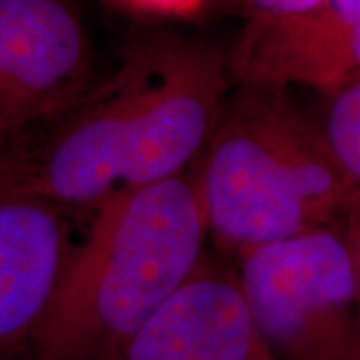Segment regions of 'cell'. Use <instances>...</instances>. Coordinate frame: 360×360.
Listing matches in <instances>:
<instances>
[{
    "instance_id": "1",
    "label": "cell",
    "mask_w": 360,
    "mask_h": 360,
    "mask_svg": "<svg viewBox=\"0 0 360 360\" xmlns=\"http://www.w3.org/2000/svg\"><path fill=\"white\" fill-rule=\"evenodd\" d=\"M229 52L202 40L153 37L110 77L0 162V202L65 214L188 172L231 92Z\"/></svg>"
},
{
    "instance_id": "2",
    "label": "cell",
    "mask_w": 360,
    "mask_h": 360,
    "mask_svg": "<svg viewBox=\"0 0 360 360\" xmlns=\"http://www.w3.org/2000/svg\"><path fill=\"white\" fill-rule=\"evenodd\" d=\"M194 174L122 193L92 212L26 360H122L132 338L205 260Z\"/></svg>"
},
{
    "instance_id": "3",
    "label": "cell",
    "mask_w": 360,
    "mask_h": 360,
    "mask_svg": "<svg viewBox=\"0 0 360 360\" xmlns=\"http://www.w3.org/2000/svg\"><path fill=\"white\" fill-rule=\"evenodd\" d=\"M194 182L208 234L243 258L264 246L340 229L360 186L336 158L326 132L286 89L229 92L196 160Z\"/></svg>"
},
{
    "instance_id": "4",
    "label": "cell",
    "mask_w": 360,
    "mask_h": 360,
    "mask_svg": "<svg viewBox=\"0 0 360 360\" xmlns=\"http://www.w3.org/2000/svg\"><path fill=\"white\" fill-rule=\"evenodd\" d=\"M240 284L278 360H360V283L342 229L240 258Z\"/></svg>"
},
{
    "instance_id": "5",
    "label": "cell",
    "mask_w": 360,
    "mask_h": 360,
    "mask_svg": "<svg viewBox=\"0 0 360 360\" xmlns=\"http://www.w3.org/2000/svg\"><path fill=\"white\" fill-rule=\"evenodd\" d=\"M96 82L75 0H0V162Z\"/></svg>"
},
{
    "instance_id": "6",
    "label": "cell",
    "mask_w": 360,
    "mask_h": 360,
    "mask_svg": "<svg viewBox=\"0 0 360 360\" xmlns=\"http://www.w3.org/2000/svg\"><path fill=\"white\" fill-rule=\"evenodd\" d=\"M232 82L333 94L360 75V0H321L302 13L252 16L229 52Z\"/></svg>"
},
{
    "instance_id": "7",
    "label": "cell",
    "mask_w": 360,
    "mask_h": 360,
    "mask_svg": "<svg viewBox=\"0 0 360 360\" xmlns=\"http://www.w3.org/2000/svg\"><path fill=\"white\" fill-rule=\"evenodd\" d=\"M122 360H278L258 328L238 274L202 260L132 338Z\"/></svg>"
},
{
    "instance_id": "8",
    "label": "cell",
    "mask_w": 360,
    "mask_h": 360,
    "mask_svg": "<svg viewBox=\"0 0 360 360\" xmlns=\"http://www.w3.org/2000/svg\"><path fill=\"white\" fill-rule=\"evenodd\" d=\"M75 245L65 214L0 202V359L28 354Z\"/></svg>"
},
{
    "instance_id": "9",
    "label": "cell",
    "mask_w": 360,
    "mask_h": 360,
    "mask_svg": "<svg viewBox=\"0 0 360 360\" xmlns=\"http://www.w3.org/2000/svg\"><path fill=\"white\" fill-rule=\"evenodd\" d=\"M322 129L348 176L360 186V75L330 94Z\"/></svg>"
},
{
    "instance_id": "10",
    "label": "cell",
    "mask_w": 360,
    "mask_h": 360,
    "mask_svg": "<svg viewBox=\"0 0 360 360\" xmlns=\"http://www.w3.org/2000/svg\"><path fill=\"white\" fill-rule=\"evenodd\" d=\"M127 8L136 13L160 14V16H191L205 0H120Z\"/></svg>"
},
{
    "instance_id": "11",
    "label": "cell",
    "mask_w": 360,
    "mask_h": 360,
    "mask_svg": "<svg viewBox=\"0 0 360 360\" xmlns=\"http://www.w3.org/2000/svg\"><path fill=\"white\" fill-rule=\"evenodd\" d=\"M252 8V16H284L302 13L321 0H246Z\"/></svg>"
},
{
    "instance_id": "12",
    "label": "cell",
    "mask_w": 360,
    "mask_h": 360,
    "mask_svg": "<svg viewBox=\"0 0 360 360\" xmlns=\"http://www.w3.org/2000/svg\"><path fill=\"white\" fill-rule=\"evenodd\" d=\"M342 234L347 238L348 250H350V257H352V264H354V270H356V276H359L360 283V202L350 212V217L345 222Z\"/></svg>"
}]
</instances>
